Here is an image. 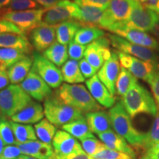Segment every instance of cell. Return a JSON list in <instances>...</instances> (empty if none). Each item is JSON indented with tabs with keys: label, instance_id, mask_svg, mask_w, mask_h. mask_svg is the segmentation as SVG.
<instances>
[{
	"label": "cell",
	"instance_id": "obj_36",
	"mask_svg": "<svg viewBox=\"0 0 159 159\" xmlns=\"http://www.w3.org/2000/svg\"><path fill=\"white\" fill-rule=\"evenodd\" d=\"M159 144V110L150 130L146 134V139L144 145V149L146 151L155 148Z\"/></svg>",
	"mask_w": 159,
	"mask_h": 159
},
{
	"label": "cell",
	"instance_id": "obj_18",
	"mask_svg": "<svg viewBox=\"0 0 159 159\" xmlns=\"http://www.w3.org/2000/svg\"><path fill=\"white\" fill-rule=\"evenodd\" d=\"M31 44L36 52H44L55 41V26L45 25L41 22L30 33Z\"/></svg>",
	"mask_w": 159,
	"mask_h": 159
},
{
	"label": "cell",
	"instance_id": "obj_29",
	"mask_svg": "<svg viewBox=\"0 0 159 159\" xmlns=\"http://www.w3.org/2000/svg\"><path fill=\"white\" fill-rule=\"evenodd\" d=\"M61 71L63 81L68 84H78L85 81V77L80 69L78 61L68 60L61 66Z\"/></svg>",
	"mask_w": 159,
	"mask_h": 159
},
{
	"label": "cell",
	"instance_id": "obj_57",
	"mask_svg": "<svg viewBox=\"0 0 159 159\" xmlns=\"http://www.w3.org/2000/svg\"><path fill=\"white\" fill-rule=\"evenodd\" d=\"M2 116H1V114H0V120H1V119H2Z\"/></svg>",
	"mask_w": 159,
	"mask_h": 159
},
{
	"label": "cell",
	"instance_id": "obj_54",
	"mask_svg": "<svg viewBox=\"0 0 159 159\" xmlns=\"http://www.w3.org/2000/svg\"><path fill=\"white\" fill-rule=\"evenodd\" d=\"M139 159H150V157H149L148 155L146 153V154H144V156L142 157V158H140Z\"/></svg>",
	"mask_w": 159,
	"mask_h": 159
},
{
	"label": "cell",
	"instance_id": "obj_37",
	"mask_svg": "<svg viewBox=\"0 0 159 159\" xmlns=\"http://www.w3.org/2000/svg\"><path fill=\"white\" fill-rule=\"evenodd\" d=\"M0 139L3 141L5 144L17 145L16 139L12 130L10 121L6 120L5 118H2L0 120Z\"/></svg>",
	"mask_w": 159,
	"mask_h": 159
},
{
	"label": "cell",
	"instance_id": "obj_49",
	"mask_svg": "<svg viewBox=\"0 0 159 159\" xmlns=\"http://www.w3.org/2000/svg\"><path fill=\"white\" fill-rule=\"evenodd\" d=\"M34 1L36 2L39 5L44 7L45 8H49V7L56 5L61 0H34Z\"/></svg>",
	"mask_w": 159,
	"mask_h": 159
},
{
	"label": "cell",
	"instance_id": "obj_20",
	"mask_svg": "<svg viewBox=\"0 0 159 159\" xmlns=\"http://www.w3.org/2000/svg\"><path fill=\"white\" fill-rule=\"evenodd\" d=\"M44 116V111L40 103L32 101L25 108L11 117V121L19 124H35L41 122Z\"/></svg>",
	"mask_w": 159,
	"mask_h": 159
},
{
	"label": "cell",
	"instance_id": "obj_52",
	"mask_svg": "<svg viewBox=\"0 0 159 159\" xmlns=\"http://www.w3.org/2000/svg\"><path fill=\"white\" fill-rule=\"evenodd\" d=\"M4 142L1 139H0V158H1V156L2 154V152H3V150H4Z\"/></svg>",
	"mask_w": 159,
	"mask_h": 159
},
{
	"label": "cell",
	"instance_id": "obj_47",
	"mask_svg": "<svg viewBox=\"0 0 159 159\" xmlns=\"http://www.w3.org/2000/svg\"><path fill=\"white\" fill-rule=\"evenodd\" d=\"M10 81L7 70H0V90L5 89L9 85Z\"/></svg>",
	"mask_w": 159,
	"mask_h": 159
},
{
	"label": "cell",
	"instance_id": "obj_39",
	"mask_svg": "<svg viewBox=\"0 0 159 159\" xmlns=\"http://www.w3.org/2000/svg\"><path fill=\"white\" fill-rule=\"evenodd\" d=\"M39 8H41L40 5L34 0H11L8 7L5 9V13L9 11H24Z\"/></svg>",
	"mask_w": 159,
	"mask_h": 159
},
{
	"label": "cell",
	"instance_id": "obj_26",
	"mask_svg": "<svg viewBox=\"0 0 159 159\" xmlns=\"http://www.w3.org/2000/svg\"><path fill=\"white\" fill-rule=\"evenodd\" d=\"M80 13L78 21L81 26H92L100 28L105 10L92 6H80Z\"/></svg>",
	"mask_w": 159,
	"mask_h": 159
},
{
	"label": "cell",
	"instance_id": "obj_1",
	"mask_svg": "<svg viewBox=\"0 0 159 159\" xmlns=\"http://www.w3.org/2000/svg\"><path fill=\"white\" fill-rule=\"evenodd\" d=\"M111 125L115 132L122 136L129 144L144 148L146 134L139 132L133 125L131 117L125 110L122 101H119L108 112Z\"/></svg>",
	"mask_w": 159,
	"mask_h": 159
},
{
	"label": "cell",
	"instance_id": "obj_23",
	"mask_svg": "<svg viewBox=\"0 0 159 159\" xmlns=\"http://www.w3.org/2000/svg\"><path fill=\"white\" fill-rule=\"evenodd\" d=\"M0 48L16 49L29 54L33 51V46L25 34L6 33L0 34Z\"/></svg>",
	"mask_w": 159,
	"mask_h": 159
},
{
	"label": "cell",
	"instance_id": "obj_53",
	"mask_svg": "<svg viewBox=\"0 0 159 159\" xmlns=\"http://www.w3.org/2000/svg\"><path fill=\"white\" fill-rule=\"evenodd\" d=\"M18 159H38V158H33V157H31V156H26V155H21V156H20Z\"/></svg>",
	"mask_w": 159,
	"mask_h": 159
},
{
	"label": "cell",
	"instance_id": "obj_42",
	"mask_svg": "<svg viewBox=\"0 0 159 159\" xmlns=\"http://www.w3.org/2000/svg\"><path fill=\"white\" fill-rule=\"evenodd\" d=\"M111 0H74V2L79 6H92L106 10L108 7Z\"/></svg>",
	"mask_w": 159,
	"mask_h": 159
},
{
	"label": "cell",
	"instance_id": "obj_6",
	"mask_svg": "<svg viewBox=\"0 0 159 159\" xmlns=\"http://www.w3.org/2000/svg\"><path fill=\"white\" fill-rule=\"evenodd\" d=\"M116 52L121 66L128 69L137 79H142L149 83L159 71L158 62L142 61L126 53L118 51Z\"/></svg>",
	"mask_w": 159,
	"mask_h": 159
},
{
	"label": "cell",
	"instance_id": "obj_50",
	"mask_svg": "<svg viewBox=\"0 0 159 159\" xmlns=\"http://www.w3.org/2000/svg\"><path fill=\"white\" fill-rule=\"evenodd\" d=\"M146 153L148 155L150 159H159V144L147 151Z\"/></svg>",
	"mask_w": 159,
	"mask_h": 159
},
{
	"label": "cell",
	"instance_id": "obj_44",
	"mask_svg": "<svg viewBox=\"0 0 159 159\" xmlns=\"http://www.w3.org/2000/svg\"><path fill=\"white\" fill-rule=\"evenodd\" d=\"M79 66L85 79H89L96 75L97 71L85 58L79 61Z\"/></svg>",
	"mask_w": 159,
	"mask_h": 159
},
{
	"label": "cell",
	"instance_id": "obj_41",
	"mask_svg": "<svg viewBox=\"0 0 159 159\" xmlns=\"http://www.w3.org/2000/svg\"><path fill=\"white\" fill-rule=\"evenodd\" d=\"M86 49V46L81 45L75 42V41H71L69 43L68 47V55L71 60L75 61H80L84 57V53Z\"/></svg>",
	"mask_w": 159,
	"mask_h": 159
},
{
	"label": "cell",
	"instance_id": "obj_51",
	"mask_svg": "<svg viewBox=\"0 0 159 159\" xmlns=\"http://www.w3.org/2000/svg\"><path fill=\"white\" fill-rule=\"evenodd\" d=\"M11 0H0V11L5 9L6 7L10 5ZM7 8V7H6Z\"/></svg>",
	"mask_w": 159,
	"mask_h": 159
},
{
	"label": "cell",
	"instance_id": "obj_31",
	"mask_svg": "<svg viewBox=\"0 0 159 159\" xmlns=\"http://www.w3.org/2000/svg\"><path fill=\"white\" fill-rule=\"evenodd\" d=\"M104 30L97 27L82 26L77 32L74 41L81 45H89L93 41L104 36Z\"/></svg>",
	"mask_w": 159,
	"mask_h": 159
},
{
	"label": "cell",
	"instance_id": "obj_11",
	"mask_svg": "<svg viewBox=\"0 0 159 159\" xmlns=\"http://www.w3.org/2000/svg\"><path fill=\"white\" fill-rule=\"evenodd\" d=\"M45 10L46 8H39L24 11L6 12L2 15V19L14 24L26 35L41 25Z\"/></svg>",
	"mask_w": 159,
	"mask_h": 159
},
{
	"label": "cell",
	"instance_id": "obj_33",
	"mask_svg": "<svg viewBox=\"0 0 159 159\" xmlns=\"http://www.w3.org/2000/svg\"><path fill=\"white\" fill-rule=\"evenodd\" d=\"M27 55L19 49L0 48V70H6Z\"/></svg>",
	"mask_w": 159,
	"mask_h": 159
},
{
	"label": "cell",
	"instance_id": "obj_34",
	"mask_svg": "<svg viewBox=\"0 0 159 159\" xmlns=\"http://www.w3.org/2000/svg\"><path fill=\"white\" fill-rule=\"evenodd\" d=\"M34 128L36 136L41 142L51 144L57 132L56 127L54 125L47 119H43L41 122L35 125Z\"/></svg>",
	"mask_w": 159,
	"mask_h": 159
},
{
	"label": "cell",
	"instance_id": "obj_12",
	"mask_svg": "<svg viewBox=\"0 0 159 159\" xmlns=\"http://www.w3.org/2000/svg\"><path fill=\"white\" fill-rule=\"evenodd\" d=\"M136 0H111L105 11L100 28L108 30L116 23L125 22L130 16Z\"/></svg>",
	"mask_w": 159,
	"mask_h": 159
},
{
	"label": "cell",
	"instance_id": "obj_30",
	"mask_svg": "<svg viewBox=\"0 0 159 159\" xmlns=\"http://www.w3.org/2000/svg\"><path fill=\"white\" fill-rule=\"evenodd\" d=\"M62 129L71 134L73 137L80 139V141L85 139L95 137L89 129L85 117L64 125L62 126Z\"/></svg>",
	"mask_w": 159,
	"mask_h": 159
},
{
	"label": "cell",
	"instance_id": "obj_5",
	"mask_svg": "<svg viewBox=\"0 0 159 159\" xmlns=\"http://www.w3.org/2000/svg\"><path fill=\"white\" fill-rule=\"evenodd\" d=\"M32 98L18 84H11L0 91V114L9 118L32 102Z\"/></svg>",
	"mask_w": 159,
	"mask_h": 159
},
{
	"label": "cell",
	"instance_id": "obj_40",
	"mask_svg": "<svg viewBox=\"0 0 159 159\" xmlns=\"http://www.w3.org/2000/svg\"><path fill=\"white\" fill-rule=\"evenodd\" d=\"M92 158L94 159H134L128 154L111 150L108 148L93 156Z\"/></svg>",
	"mask_w": 159,
	"mask_h": 159
},
{
	"label": "cell",
	"instance_id": "obj_10",
	"mask_svg": "<svg viewBox=\"0 0 159 159\" xmlns=\"http://www.w3.org/2000/svg\"><path fill=\"white\" fill-rule=\"evenodd\" d=\"M33 67L40 77L42 78L51 89H57L62 84L63 79L61 71L57 66L47 59L38 52L33 54Z\"/></svg>",
	"mask_w": 159,
	"mask_h": 159
},
{
	"label": "cell",
	"instance_id": "obj_9",
	"mask_svg": "<svg viewBox=\"0 0 159 159\" xmlns=\"http://www.w3.org/2000/svg\"><path fill=\"white\" fill-rule=\"evenodd\" d=\"M108 30L134 44L142 46L152 50H159V43L156 38L151 36L144 31L127 27L124 22L114 24Z\"/></svg>",
	"mask_w": 159,
	"mask_h": 159
},
{
	"label": "cell",
	"instance_id": "obj_32",
	"mask_svg": "<svg viewBox=\"0 0 159 159\" xmlns=\"http://www.w3.org/2000/svg\"><path fill=\"white\" fill-rule=\"evenodd\" d=\"M10 124L16 139L17 144L37 140L38 137L35 134V128H33L32 125L19 124L13 121H10Z\"/></svg>",
	"mask_w": 159,
	"mask_h": 159
},
{
	"label": "cell",
	"instance_id": "obj_3",
	"mask_svg": "<svg viewBox=\"0 0 159 159\" xmlns=\"http://www.w3.org/2000/svg\"><path fill=\"white\" fill-rule=\"evenodd\" d=\"M122 102L131 118L140 114L156 116L158 111L152 94L139 83H135L122 97Z\"/></svg>",
	"mask_w": 159,
	"mask_h": 159
},
{
	"label": "cell",
	"instance_id": "obj_2",
	"mask_svg": "<svg viewBox=\"0 0 159 159\" xmlns=\"http://www.w3.org/2000/svg\"><path fill=\"white\" fill-rule=\"evenodd\" d=\"M55 94L66 104L78 109L83 113L87 114L102 110L88 89L82 84L63 83L59 87Z\"/></svg>",
	"mask_w": 159,
	"mask_h": 159
},
{
	"label": "cell",
	"instance_id": "obj_38",
	"mask_svg": "<svg viewBox=\"0 0 159 159\" xmlns=\"http://www.w3.org/2000/svg\"><path fill=\"white\" fill-rule=\"evenodd\" d=\"M81 144L84 152L91 157L107 148L102 142H99L95 137L83 139L81 141Z\"/></svg>",
	"mask_w": 159,
	"mask_h": 159
},
{
	"label": "cell",
	"instance_id": "obj_21",
	"mask_svg": "<svg viewBox=\"0 0 159 159\" xmlns=\"http://www.w3.org/2000/svg\"><path fill=\"white\" fill-rule=\"evenodd\" d=\"M98 136L103 144L108 148L124 152V153L130 156L134 159L136 158V154H135L134 150L127 143V141L120 135L114 132V130H111L107 132L102 133V134H99Z\"/></svg>",
	"mask_w": 159,
	"mask_h": 159
},
{
	"label": "cell",
	"instance_id": "obj_24",
	"mask_svg": "<svg viewBox=\"0 0 159 159\" xmlns=\"http://www.w3.org/2000/svg\"><path fill=\"white\" fill-rule=\"evenodd\" d=\"M85 119L91 132L97 135L112 130L110 116L105 111H99L87 113Z\"/></svg>",
	"mask_w": 159,
	"mask_h": 159
},
{
	"label": "cell",
	"instance_id": "obj_27",
	"mask_svg": "<svg viewBox=\"0 0 159 159\" xmlns=\"http://www.w3.org/2000/svg\"><path fill=\"white\" fill-rule=\"evenodd\" d=\"M82 27L76 20L64 21L55 26L57 41L61 44L66 45L75 39L78 30Z\"/></svg>",
	"mask_w": 159,
	"mask_h": 159
},
{
	"label": "cell",
	"instance_id": "obj_16",
	"mask_svg": "<svg viewBox=\"0 0 159 159\" xmlns=\"http://www.w3.org/2000/svg\"><path fill=\"white\" fill-rule=\"evenodd\" d=\"M19 85L31 98L38 102L45 101L52 95L50 87L33 69Z\"/></svg>",
	"mask_w": 159,
	"mask_h": 159
},
{
	"label": "cell",
	"instance_id": "obj_35",
	"mask_svg": "<svg viewBox=\"0 0 159 159\" xmlns=\"http://www.w3.org/2000/svg\"><path fill=\"white\" fill-rule=\"evenodd\" d=\"M136 83H138L136 77L131 74L128 69L122 67L116 82V93L119 96L123 97Z\"/></svg>",
	"mask_w": 159,
	"mask_h": 159
},
{
	"label": "cell",
	"instance_id": "obj_13",
	"mask_svg": "<svg viewBox=\"0 0 159 159\" xmlns=\"http://www.w3.org/2000/svg\"><path fill=\"white\" fill-rule=\"evenodd\" d=\"M108 39L112 47L117 49L118 52L126 53L142 61L158 62V55L152 49L134 44L115 34H109Z\"/></svg>",
	"mask_w": 159,
	"mask_h": 159
},
{
	"label": "cell",
	"instance_id": "obj_8",
	"mask_svg": "<svg viewBox=\"0 0 159 159\" xmlns=\"http://www.w3.org/2000/svg\"><path fill=\"white\" fill-rule=\"evenodd\" d=\"M124 23L130 28L144 32H152L157 24L159 23V15L156 11L144 7L136 0L130 16Z\"/></svg>",
	"mask_w": 159,
	"mask_h": 159
},
{
	"label": "cell",
	"instance_id": "obj_22",
	"mask_svg": "<svg viewBox=\"0 0 159 159\" xmlns=\"http://www.w3.org/2000/svg\"><path fill=\"white\" fill-rule=\"evenodd\" d=\"M22 154L38 159H49L54 153L50 144L41 141H32L24 144H17Z\"/></svg>",
	"mask_w": 159,
	"mask_h": 159
},
{
	"label": "cell",
	"instance_id": "obj_19",
	"mask_svg": "<svg viewBox=\"0 0 159 159\" xmlns=\"http://www.w3.org/2000/svg\"><path fill=\"white\" fill-rule=\"evenodd\" d=\"M85 85L91 96L104 108H111L115 105L116 99L111 94L106 86L101 82L97 75L85 81Z\"/></svg>",
	"mask_w": 159,
	"mask_h": 159
},
{
	"label": "cell",
	"instance_id": "obj_48",
	"mask_svg": "<svg viewBox=\"0 0 159 159\" xmlns=\"http://www.w3.org/2000/svg\"><path fill=\"white\" fill-rule=\"evenodd\" d=\"M63 159H94L91 156L85 153L84 151L77 153H72L66 156Z\"/></svg>",
	"mask_w": 159,
	"mask_h": 159
},
{
	"label": "cell",
	"instance_id": "obj_15",
	"mask_svg": "<svg viewBox=\"0 0 159 159\" xmlns=\"http://www.w3.org/2000/svg\"><path fill=\"white\" fill-rule=\"evenodd\" d=\"M54 153L49 159H63L72 153L84 151L75 137L65 130H57L52 139Z\"/></svg>",
	"mask_w": 159,
	"mask_h": 159
},
{
	"label": "cell",
	"instance_id": "obj_28",
	"mask_svg": "<svg viewBox=\"0 0 159 159\" xmlns=\"http://www.w3.org/2000/svg\"><path fill=\"white\" fill-rule=\"evenodd\" d=\"M42 55L57 67H61L68 61V47L55 41L49 48L43 52Z\"/></svg>",
	"mask_w": 159,
	"mask_h": 159
},
{
	"label": "cell",
	"instance_id": "obj_25",
	"mask_svg": "<svg viewBox=\"0 0 159 159\" xmlns=\"http://www.w3.org/2000/svg\"><path fill=\"white\" fill-rule=\"evenodd\" d=\"M33 63V57L26 56L7 69V72L11 84H18L22 82L30 71Z\"/></svg>",
	"mask_w": 159,
	"mask_h": 159
},
{
	"label": "cell",
	"instance_id": "obj_46",
	"mask_svg": "<svg viewBox=\"0 0 159 159\" xmlns=\"http://www.w3.org/2000/svg\"><path fill=\"white\" fill-rule=\"evenodd\" d=\"M150 85V88L152 89V94L156 103L158 105V108L159 110V71L156 73V75L153 77V78L149 83Z\"/></svg>",
	"mask_w": 159,
	"mask_h": 159
},
{
	"label": "cell",
	"instance_id": "obj_55",
	"mask_svg": "<svg viewBox=\"0 0 159 159\" xmlns=\"http://www.w3.org/2000/svg\"><path fill=\"white\" fill-rule=\"evenodd\" d=\"M5 9L2 10V11H0V19H2V15L4 14V13H5Z\"/></svg>",
	"mask_w": 159,
	"mask_h": 159
},
{
	"label": "cell",
	"instance_id": "obj_17",
	"mask_svg": "<svg viewBox=\"0 0 159 159\" xmlns=\"http://www.w3.org/2000/svg\"><path fill=\"white\" fill-rule=\"evenodd\" d=\"M120 69L118 55L116 52L114 51L112 52L111 57L105 61L97 75L113 96L116 94V82Z\"/></svg>",
	"mask_w": 159,
	"mask_h": 159
},
{
	"label": "cell",
	"instance_id": "obj_56",
	"mask_svg": "<svg viewBox=\"0 0 159 159\" xmlns=\"http://www.w3.org/2000/svg\"><path fill=\"white\" fill-rule=\"evenodd\" d=\"M156 12L159 15V1H158V5H157V8H156Z\"/></svg>",
	"mask_w": 159,
	"mask_h": 159
},
{
	"label": "cell",
	"instance_id": "obj_45",
	"mask_svg": "<svg viewBox=\"0 0 159 159\" xmlns=\"http://www.w3.org/2000/svg\"><path fill=\"white\" fill-rule=\"evenodd\" d=\"M6 33H18V34H24L22 31L20 30L16 25L11 21L5 19H0V34Z\"/></svg>",
	"mask_w": 159,
	"mask_h": 159
},
{
	"label": "cell",
	"instance_id": "obj_7",
	"mask_svg": "<svg viewBox=\"0 0 159 159\" xmlns=\"http://www.w3.org/2000/svg\"><path fill=\"white\" fill-rule=\"evenodd\" d=\"M80 13V6L70 0H61L49 8H46L42 23L56 26L64 21H78Z\"/></svg>",
	"mask_w": 159,
	"mask_h": 159
},
{
	"label": "cell",
	"instance_id": "obj_43",
	"mask_svg": "<svg viewBox=\"0 0 159 159\" xmlns=\"http://www.w3.org/2000/svg\"><path fill=\"white\" fill-rule=\"evenodd\" d=\"M21 154L22 152L17 145H7L4 148L0 159H18Z\"/></svg>",
	"mask_w": 159,
	"mask_h": 159
},
{
	"label": "cell",
	"instance_id": "obj_14",
	"mask_svg": "<svg viewBox=\"0 0 159 159\" xmlns=\"http://www.w3.org/2000/svg\"><path fill=\"white\" fill-rule=\"evenodd\" d=\"M111 41L108 38L102 37L86 46L84 57L96 70H99L106 61L112 55L110 49Z\"/></svg>",
	"mask_w": 159,
	"mask_h": 159
},
{
	"label": "cell",
	"instance_id": "obj_4",
	"mask_svg": "<svg viewBox=\"0 0 159 159\" xmlns=\"http://www.w3.org/2000/svg\"><path fill=\"white\" fill-rule=\"evenodd\" d=\"M43 111L47 119L57 127H62L84 117L82 111L66 104L56 94L50 96L44 101Z\"/></svg>",
	"mask_w": 159,
	"mask_h": 159
}]
</instances>
